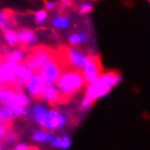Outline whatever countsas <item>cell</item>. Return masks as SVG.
<instances>
[{
  "label": "cell",
  "instance_id": "9a60e30c",
  "mask_svg": "<svg viewBox=\"0 0 150 150\" xmlns=\"http://www.w3.org/2000/svg\"><path fill=\"white\" fill-rule=\"evenodd\" d=\"M50 144L55 148L66 150L71 147V140L69 136L67 135H64V136H59V137H55L50 142Z\"/></svg>",
  "mask_w": 150,
  "mask_h": 150
},
{
  "label": "cell",
  "instance_id": "e0dca14e",
  "mask_svg": "<svg viewBox=\"0 0 150 150\" xmlns=\"http://www.w3.org/2000/svg\"><path fill=\"white\" fill-rule=\"evenodd\" d=\"M68 41L72 45H79L88 42L89 41V37L84 33H76L69 35Z\"/></svg>",
  "mask_w": 150,
  "mask_h": 150
},
{
  "label": "cell",
  "instance_id": "277c9868",
  "mask_svg": "<svg viewBox=\"0 0 150 150\" xmlns=\"http://www.w3.org/2000/svg\"><path fill=\"white\" fill-rule=\"evenodd\" d=\"M63 67L55 57L41 69L39 74L46 85H56L63 71Z\"/></svg>",
  "mask_w": 150,
  "mask_h": 150
},
{
  "label": "cell",
  "instance_id": "2e32d148",
  "mask_svg": "<svg viewBox=\"0 0 150 150\" xmlns=\"http://www.w3.org/2000/svg\"><path fill=\"white\" fill-rule=\"evenodd\" d=\"M16 119L9 107L5 105L0 104V124L8 125Z\"/></svg>",
  "mask_w": 150,
  "mask_h": 150
},
{
  "label": "cell",
  "instance_id": "9c48e42d",
  "mask_svg": "<svg viewBox=\"0 0 150 150\" xmlns=\"http://www.w3.org/2000/svg\"><path fill=\"white\" fill-rule=\"evenodd\" d=\"M46 84L43 81L39 73H34L32 76L25 82L24 87L27 92L32 98L39 99L42 95Z\"/></svg>",
  "mask_w": 150,
  "mask_h": 150
},
{
  "label": "cell",
  "instance_id": "ffe728a7",
  "mask_svg": "<svg viewBox=\"0 0 150 150\" xmlns=\"http://www.w3.org/2000/svg\"><path fill=\"white\" fill-rule=\"evenodd\" d=\"M4 37L7 44L10 46H15L18 44L17 32L12 29H7L4 31Z\"/></svg>",
  "mask_w": 150,
  "mask_h": 150
},
{
  "label": "cell",
  "instance_id": "7a4b0ae2",
  "mask_svg": "<svg viewBox=\"0 0 150 150\" xmlns=\"http://www.w3.org/2000/svg\"><path fill=\"white\" fill-rule=\"evenodd\" d=\"M85 85L81 71L70 68L63 69L62 73L56 83L64 100L80 91Z\"/></svg>",
  "mask_w": 150,
  "mask_h": 150
},
{
  "label": "cell",
  "instance_id": "cb8c5ba5",
  "mask_svg": "<svg viewBox=\"0 0 150 150\" xmlns=\"http://www.w3.org/2000/svg\"><path fill=\"white\" fill-rule=\"evenodd\" d=\"M93 102L90 100L88 98H87L86 96H85L82 101H81L80 109L82 111H87L93 106Z\"/></svg>",
  "mask_w": 150,
  "mask_h": 150
},
{
  "label": "cell",
  "instance_id": "7402d4cb",
  "mask_svg": "<svg viewBox=\"0 0 150 150\" xmlns=\"http://www.w3.org/2000/svg\"><path fill=\"white\" fill-rule=\"evenodd\" d=\"M47 12L45 10H39L35 14V21L38 24H42L47 18Z\"/></svg>",
  "mask_w": 150,
  "mask_h": 150
},
{
  "label": "cell",
  "instance_id": "5b68a950",
  "mask_svg": "<svg viewBox=\"0 0 150 150\" xmlns=\"http://www.w3.org/2000/svg\"><path fill=\"white\" fill-rule=\"evenodd\" d=\"M21 64L8 61L0 63V86H13L18 74Z\"/></svg>",
  "mask_w": 150,
  "mask_h": 150
},
{
  "label": "cell",
  "instance_id": "ac0fdd59",
  "mask_svg": "<svg viewBox=\"0 0 150 150\" xmlns=\"http://www.w3.org/2000/svg\"><path fill=\"white\" fill-rule=\"evenodd\" d=\"M25 58L26 56L25 52L22 50H15L6 55V61L17 63V64H22L24 62Z\"/></svg>",
  "mask_w": 150,
  "mask_h": 150
},
{
  "label": "cell",
  "instance_id": "ba28073f",
  "mask_svg": "<svg viewBox=\"0 0 150 150\" xmlns=\"http://www.w3.org/2000/svg\"><path fill=\"white\" fill-rule=\"evenodd\" d=\"M65 58L71 68L82 71L89 56L77 49L67 48L65 50Z\"/></svg>",
  "mask_w": 150,
  "mask_h": 150
},
{
  "label": "cell",
  "instance_id": "f1b7e54d",
  "mask_svg": "<svg viewBox=\"0 0 150 150\" xmlns=\"http://www.w3.org/2000/svg\"><path fill=\"white\" fill-rule=\"evenodd\" d=\"M0 150H3L2 146H1V144H0Z\"/></svg>",
  "mask_w": 150,
  "mask_h": 150
},
{
  "label": "cell",
  "instance_id": "6da1fadb",
  "mask_svg": "<svg viewBox=\"0 0 150 150\" xmlns=\"http://www.w3.org/2000/svg\"><path fill=\"white\" fill-rule=\"evenodd\" d=\"M121 81L122 76L116 71L102 74L93 82L88 85L85 96L94 103L96 100L107 95Z\"/></svg>",
  "mask_w": 150,
  "mask_h": 150
},
{
  "label": "cell",
  "instance_id": "603a6c76",
  "mask_svg": "<svg viewBox=\"0 0 150 150\" xmlns=\"http://www.w3.org/2000/svg\"><path fill=\"white\" fill-rule=\"evenodd\" d=\"M93 9V6L88 2H85L82 4L79 7V11L81 14H87V13L91 12Z\"/></svg>",
  "mask_w": 150,
  "mask_h": 150
},
{
  "label": "cell",
  "instance_id": "3957f363",
  "mask_svg": "<svg viewBox=\"0 0 150 150\" xmlns=\"http://www.w3.org/2000/svg\"><path fill=\"white\" fill-rule=\"evenodd\" d=\"M55 58L53 50L47 47H39L25 58L24 63L29 67L33 72L39 73L45 65Z\"/></svg>",
  "mask_w": 150,
  "mask_h": 150
},
{
  "label": "cell",
  "instance_id": "83f0119b",
  "mask_svg": "<svg viewBox=\"0 0 150 150\" xmlns=\"http://www.w3.org/2000/svg\"><path fill=\"white\" fill-rule=\"evenodd\" d=\"M28 150H39L38 148L36 147V146H30L29 149Z\"/></svg>",
  "mask_w": 150,
  "mask_h": 150
},
{
  "label": "cell",
  "instance_id": "30bf717a",
  "mask_svg": "<svg viewBox=\"0 0 150 150\" xmlns=\"http://www.w3.org/2000/svg\"><path fill=\"white\" fill-rule=\"evenodd\" d=\"M40 99L50 104H55L65 101L56 85H46Z\"/></svg>",
  "mask_w": 150,
  "mask_h": 150
},
{
  "label": "cell",
  "instance_id": "484cf974",
  "mask_svg": "<svg viewBox=\"0 0 150 150\" xmlns=\"http://www.w3.org/2000/svg\"><path fill=\"white\" fill-rule=\"evenodd\" d=\"M29 146L25 144H18L15 146L13 150H28Z\"/></svg>",
  "mask_w": 150,
  "mask_h": 150
},
{
  "label": "cell",
  "instance_id": "7c38bea8",
  "mask_svg": "<svg viewBox=\"0 0 150 150\" xmlns=\"http://www.w3.org/2000/svg\"><path fill=\"white\" fill-rule=\"evenodd\" d=\"M18 43L24 45H34L37 42V37L32 31L22 29L17 32Z\"/></svg>",
  "mask_w": 150,
  "mask_h": 150
},
{
  "label": "cell",
  "instance_id": "52a82bcc",
  "mask_svg": "<svg viewBox=\"0 0 150 150\" xmlns=\"http://www.w3.org/2000/svg\"><path fill=\"white\" fill-rule=\"evenodd\" d=\"M81 72L83 76L85 85H89L93 82L100 75L103 74L99 60L97 58L89 56Z\"/></svg>",
  "mask_w": 150,
  "mask_h": 150
},
{
  "label": "cell",
  "instance_id": "5bb4252c",
  "mask_svg": "<svg viewBox=\"0 0 150 150\" xmlns=\"http://www.w3.org/2000/svg\"><path fill=\"white\" fill-rule=\"evenodd\" d=\"M31 117L34 120V121L39 125L41 126L43 120H44L46 114L48 112L49 109L44 104L39 103V104L35 105L33 108H31Z\"/></svg>",
  "mask_w": 150,
  "mask_h": 150
},
{
  "label": "cell",
  "instance_id": "d6986e66",
  "mask_svg": "<svg viewBox=\"0 0 150 150\" xmlns=\"http://www.w3.org/2000/svg\"><path fill=\"white\" fill-rule=\"evenodd\" d=\"M52 25L57 29H67L70 26V21L64 16H56L51 21Z\"/></svg>",
  "mask_w": 150,
  "mask_h": 150
},
{
  "label": "cell",
  "instance_id": "44dd1931",
  "mask_svg": "<svg viewBox=\"0 0 150 150\" xmlns=\"http://www.w3.org/2000/svg\"><path fill=\"white\" fill-rule=\"evenodd\" d=\"M9 25H10V20H9L8 15L6 12L0 10V29L6 31L9 29Z\"/></svg>",
  "mask_w": 150,
  "mask_h": 150
},
{
  "label": "cell",
  "instance_id": "8fae6325",
  "mask_svg": "<svg viewBox=\"0 0 150 150\" xmlns=\"http://www.w3.org/2000/svg\"><path fill=\"white\" fill-rule=\"evenodd\" d=\"M34 72L29 68V67L25 63L23 62L21 64L20 70H19L18 74L13 86L21 88L22 87L24 86L25 82L29 79V78L32 76Z\"/></svg>",
  "mask_w": 150,
  "mask_h": 150
},
{
  "label": "cell",
  "instance_id": "f546056e",
  "mask_svg": "<svg viewBox=\"0 0 150 150\" xmlns=\"http://www.w3.org/2000/svg\"><path fill=\"white\" fill-rule=\"evenodd\" d=\"M0 63H1V61H0Z\"/></svg>",
  "mask_w": 150,
  "mask_h": 150
},
{
  "label": "cell",
  "instance_id": "4316f807",
  "mask_svg": "<svg viewBox=\"0 0 150 150\" xmlns=\"http://www.w3.org/2000/svg\"><path fill=\"white\" fill-rule=\"evenodd\" d=\"M45 7L46 10H52L55 7V4L53 2H51V1H47L45 4Z\"/></svg>",
  "mask_w": 150,
  "mask_h": 150
},
{
  "label": "cell",
  "instance_id": "4fadbf2b",
  "mask_svg": "<svg viewBox=\"0 0 150 150\" xmlns=\"http://www.w3.org/2000/svg\"><path fill=\"white\" fill-rule=\"evenodd\" d=\"M56 136L51 131L46 130H36L31 136V140L37 143H50Z\"/></svg>",
  "mask_w": 150,
  "mask_h": 150
},
{
  "label": "cell",
  "instance_id": "8992f818",
  "mask_svg": "<svg viewBox=\"0 0 150 150\" xmlns=\"http://www.w3.org/2000/svg\"><path fill=\"white\" fill-rule=\"evenodd\" d=\"M67 116L56 109H49L44 118L41 127L47 131L59 130L67 125Z\"/></svg>",
  "mask_w": 150,
  "mask_h": 150
},
{
  "label": "cell",
  "instance_id": "d4e9b609",
  "mask_svg": "<svg viewBox=\"0 0 150 150\" xmlns=\"http://www.w3.org/2000/svg\"><path fill=\"white\" fill-rule=\"evenodd\" d=\"M7 125H4V124H0V141L4 137V136L7 133Z\"/></svg>",
  "mask_w": 150,
  "mask_h": 150
}]
</instances>
